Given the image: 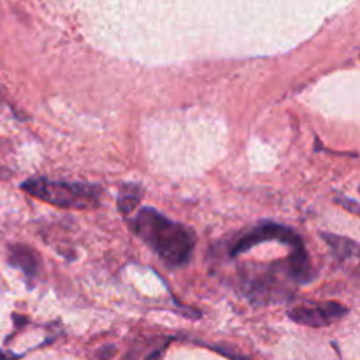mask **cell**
<instances>
[{
  "instance_id": "cell-4",
  "label": "cell",
  "mask_w": 360,
  "mask_h": 360,
  "mask_svg": "<svg viewBox=\"0 0 360 360\" xmlns=\"http://www.w3.org/2000/svg\"><path fill=\"white\" fill-rule=\"evenodd\" d=\"M347 313L348 308H345L340 302H306V304L290 309L288 316L301 326L326 327L334 320H340Z\"/></svg>"
},
{
  "instance_id": "cell-8",
  "label": "cell",
  "mask_w": 360,
  "mask_h": 360,
  "mask_svg": "<svg viewBox=\"0 0 360 360\" xmlns=\"http://www.w3.org/2000/svg\"><path fill=\"white\" fill-rule=\"evenodd\" d=\"M20 359L18 355H11V354H6V352L0 350V360H16Z\"/></svg>"
},
{
  "instance_id": "cell-5",
  "label": "cell",
  "mask_w": 360,
  "mask_h": 360,
  "mask_svg": "<svg viewBox=\"0 0 360 360\" xmlns=\"http://www.w3.org/2000/svg\"><path fill=\"white\" fill-rule=\"evenodd\" d=\"M9 260L14 267L23 271V273L27 274V278H34L35 274H37L39 257L37 253L32 248H28V246H11Z\"/></svg>"
},
{
  "instance_id": "cell-3",
  "label": "cell",
  "mask_w": 360,
  "mask_h": 360,
  "mask_svg": "<svg viewBox=\"0 0 360 360\" xmlns=\"http://www.w3.org/2000/svg\"><path fill=\"white\" fill-rule=\"evenodd\" d=\"M269 241H278L281 243V245L290 246L292 253H306L301 238H299L292 229L283 227V225L280 224H271V221H266V224L259 225V227L246 232L243 238H239L238 241L234 243V246L231 248V255L236 257L243 252H248L250 248L260 245V243H269Z\"/></svg>"
},
{
  "instance_id": "cell-7",
  "label": "cell",
  "mask_w": 360,
  "mask_h": 360,
  "mask_svg": "<svg viewBox=\"0 0 360 360\" xmlns=\"http://www.w3.org/2000/svg\"><path fill=\"white\" fill-rule=\"evenodd\" d=\"M141 195H139V190L136 186H123L122 193H120V200H118V206L120 211L123 213H130V211L136 210L137 202H139Z\"/></svg>"
},
{
  "instance_id": "cell-1",
  "label": "cell",
  "mask_w": 360,
  "mask_h": 360,
  "mask_svg": "<svg viewBox=\"0 0 360 360\" xmlns=\"http://www.w3.org/2000/svg\"><path fill=\"white\" fill-rule=\"evenodd\" d=\"M130 229L164 260L167 266H185L195 245L193 232L169 220L153 207H143L130 220Z\"/></svg>"
},
{
  "instance_id": "cell-2",
  "label": "cell",
  "mask_w": 360,
  "mask_h": 360,
  "mask_svg": "<svg viewBox=\"0 0 360 360\" xmlns=\"http://www.w3.org/2000/svg\"><path fill=\"white\" fill-rule=\"evenodd\" d=\"M25 192L30 193L35 199H41L44 202L53 204L58 207H76L84 210L97 204L98 188L83 183H67V181H53L46 178L28 179L21 185Z\"/></svg>"
},
{
  "instance_id": "cell-6",
  "label": "cell",
  "mask_w": 360,
  "mask_h": 360,
  "mask_svg": "<svg viewBox=\"0 0 360 360\" xmlns=\"http://www.w3.org/2000/svg\"><path fill=\"white\" fill-rule=\"evenodd\" d=\"M323 239L340 259H350V257L357 255V243L352 239L330 234H323Z\"/></svg>"
}]
</instances>
